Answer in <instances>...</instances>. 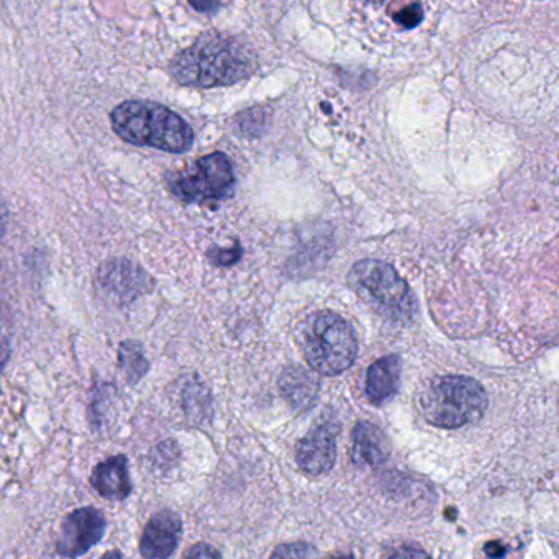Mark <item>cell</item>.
Wrapping results in <instances>:
<instances>
[{"mask_svg":"<svg viewBox=\"0 0 559 559\" xmlns=\"http://www.w3.org/2000/svg\"><path fill=\"white\" fill-rule=\"evenodd\" d=\"M189 4L201 14L212 15L222 8V0H189Z\"/></svg>","mask_w":559,"mask_h":559,"instance_id":"7402d4cb","label":"cell"},{"mask_svg":"<svg viewBox=\"0 0 559 559\" xmlns=\"http://www.w3.org/2000/svg\"><path fill=\"white\" fill-rule=\"evenodd\" d=\"M182 402H185L186 415L194 418L195 421H201L211 412V395L199 379H192L182 389Z\"/></svg>","mask_w":559,"mask_h":559,"instance_id":"2e32d148","label":"cell"},{"mask_svg":"<svg viewBox=\"0 0 559 559\" xmlns=\"http://www.w3.org/2000/svg\"><path fill=\"white\" fill-rule=\"evenodd\" d=\"M348 283L384 319L399 323L414 319L415 300L411 287L391 264L378 260L358 261L349 271Z\"/></svg>","mask_w":559,"mask_h":559,"instance_id":"5b68a950","label":"cell"},{"mask_svg":"<svg viewBox=\"0 0 559 559\" xmlns=\"http://www.w3.org/2000/svg\"><path fill=\"white\" fill-rule=\"evenodd\" d=\"M257 67L250 45L212 32L181 51L169 64V73L181 86L212 90L248 80Z\"/></svg>","mask_w":559,"mask_h":559,"instance_id":"6da1fadb","label":"cell"},{"mask_svg":"<svg viewBox=\"0 0 559 559\" xmlns=\"http://www.w3.org/2000/svg\"><path fill=\"white\" fill-rule=\"evenodd\" d=\"M243 257V248L235 241L230 248L212 247L207 251V260L217 267H230L237 264Z\"/></svg>","mask_w":559,"mask_h":559,"instance_id":"e0dca14e","label":"cell"},{"mask_svg":"<svg viewBox=\"0 0 559 559\" xmlns=\"http://www.w3.org/2000/svg\"><path fill=\"white\" fill-rule=\"evenodd\" d=\"M107 520L100 510L83 507L74 510L61 525L57 552L64 558H80L96 546L106 533Z\"/></svg>","mask_w":559,"mask_h":559,"instance_id":"52a82bcc","label":"cell"},{"mask_svg":"<svg viewBox=\"0 0 559 559\" xmlns=\"http://www.w3.org/2000/svg\"><path fill=\"white\" fill-rule=\"evenodd\" d=\"M391 447L381 428L371 421H359L353 430L352 456L358 466L378 467L389 460Z\"/></svg>","mask_w":559,"mask_h":559,"instance_id":"7c38bea8","label":"cell"},{"mask_svg":"<svg viewBox=\"0 0 559 559\" xmlns=\"http://www.w3.org/2000/svg\"><path fill=\"white\" fill-rule=\"evenodd\" d=\"M394 19L401 27L414 28L424 21V9H421V5L412 4L397 12Z\"/></svg>","mask_w":559,"mask_h":559,"instance_id":"d6986e66","label":"cell"},{"mask_svg":"<svg viewBox=\"0 0 559 559\" xmlns=\"http://www.w3.org/2000/svg\"><path fill=\"white\" fill-rule=\"evenodd\" d=\"M316 555V549L307 543H293V545H283L274 549V558H293V556H312Z\"/></svg>","mask_w":559,"mask_h":559,"instance_id":"ffe728a7","label":"cell"},{"mask_svg":"<svg viewBox=\"0 0 559 559\" xmlns=\"http://www.w3.org/2000/svg\"><path fill=\"white\" fill-rule=\"evenodd\" d=\"M401 369V358L397 355L384 356L372 362L366 372V397L376 405L388 402L397 392Z\"/></svg>","mask_w":559,"mask_h":559,"instance_id":"4fadbf2b","label":"cell"},{"mask_svg":"<svg viewBox=\"0 0 559 559\" xmlns=\"http://www.w3.org/2000/svg\"><path fill=\"white\" fill-rule=\"evenodd\" d=\"M186 556H188V558H221V551L212 548V546L204 545V543H199V545H194L191 549H188Z\"/></svg>","mask_w":559,"mask_h":559,"instance_id":"44dd1931","label":"cell"},{"mask_svg":"<svg viewBox=\"0 0 559 559\" xmlns=\"http://www.w3.org/2000/svg\"><path fill=\"white\" fill-rule=\"evenodd\" d=\"M169 191L185 204L215 207L234 195L235 173L225 153L202 156L185 171L168 176Z\"/></svg>","mask_w":559,"mask_h":559,"instance_id":"8992f818","label":"cell"},{"mask_svg":"<svg viewBox=\"0 0 559 559\" xmlns=\"http://www.w3.org/2000/svg\"><path fill=\"white\" fill-rule=\"evenodd\" d=\"M486 555L492 556V558H499V556L506 555V549L503 546H500L499 543H489L486 546Z\"/></svg>","mask_w":559,"mask_h":559,"instance_id":"603a6c76","label":"cell"},{"mask_svg":"<svg viewBox=\"0 0 559 559\" xmlns=\"http://www.w3.org/2000/svg\"><path fill=\"white\" fill-rule=\"evenodd\" d=\"M319 379L313 372L299 366H290L284 369L280 379L281 392L284 399L293 405L296 411H306L316 401L319 394Z\"/></svg>","mask_w":559,"mask_h":559,"instance_id":"5bb4252c","label":"cell"},{"mask_svg":"<svg viewBox=\"0 0 559 559\" xmlns=\"http://www.w3.org/2000/svg\"><path fill=\"white\" fill-rule=\"evenodd\" d=\"M114 132L136 146L166 153H186L194 145L191 126L178 114L150 100H127L112 110Z\"/></svg>","mask_w":559,"mask_h":559,"instance_id":"7a4b0ae2","label":"cell"},{"mask_svg":"<svg viewBox=\"0 0 559 559\" xmlns=\"http://www.w3.org/2000/svg\"><path fill=\"white\" fill-rule=\"evenodd\" d=\"M181 516L173 510H159L146 523L140 539V552L145 558L163 559L175 555L181 542Z\"/></svg>","mask_w":559,"mask_h":559,"instance_id":"30bf717a","label":"cell"},{"mask_svg":"<svg viewBox=\"0 0 559 559\" xmlns=\"http://www.w3.org/2000/svg\"><path fill=\"white\" fill-rule=\"evenodd\" d=\"M91 486L109 500H126L132 493L129 461L123 454H116L97 464L91 474Z\"/></svg>","mask_w":559,"mask_h":559,"instance_id":"8fae6325","label":"cell"},{"mask_svg":"<svg viewBox=\"0 0 559 559\" xmlns=\"http://www.w3.org/2000/svg\"><path fill=\"white\" fill-rule=\"evenodd\" d=\"M97 280L104 293L119 304L133 302L153 289L152 276L126 258H114L100 264Z\"/></svg>","mask_w":559,"mask_h":559,"instance_id":"ba28073f","label":"cell"},{"mask_svg":"<svg viewBox=\"0 0 559 559\" xmlns=\"http://www.w3.org/2000/svg\"><path fill=\"white\" fill-rule=\"evenodd\" d=\"M119 368L123 379L129 384L135 385L145 378L150 369L145 348L136 340H127L119 348Z\"/></svg>","mask_w":559,"mask_h":559,"instance_id":"9a60e30c","label":"cell"},{"mask_svg":"<svg viewBox=\"0 0 559 559\" xmlns=\"http://www.w3.org/2000/svg\"><path fill=\"white\" fill-rule=\"evenodd\" d=\"M338 431L340 425L330 420L313 427L297 443V466L309 476H322V474L329 473L336 460Z\"/></svg>","mask_w":559,"mask_h":559,"instance_id":"9c48e42d","label":"cell"},{"mask_svg":"<svg viewBox=\"0 0 559 559\" xmlns=\"http://www.w3.org/2000/svg\"><path fill=\"white\" fill-rule=\"evenodd\" d=\"M264 120H266L264 110L258 107V109L247 110V112L241 114V116L238 117L237 123L238 127H240V132H245L247 135H254L253 126H258L263 130Z\"/></svg>","mask_w":559,"mask_h":559,"instance_id":"ac0fdd59","label":"cell"},{"mask_svg":"<svg viewBox=\"0 0 559 559\" xmlns=\"http://www.w3.org/2000/svg\"><path fill=\"white\" fill-rule=\"evenodd\" d=\"M420 408L428 424L440 428H461L476 424L487 408L483 385L466 376L431 379L420 395Z\"/></svg>","mask_w":559,"mask_h":559,"instance_id":"277c9868","label":"cell"},{"mask_svg":"<svg viewBox=\"0 0 559 559\" xmlns=\"http://www.w3.org/2000/svg\"><path fill=\"white\" fill-rule=\"evenodd\" d=\"M300 345L310 368L325 376L342 374L352 368L358 355L355 330L330 310L307 317L300 329Z\"/></svg>","mask_w":559,"mask_h":559,"instance_id":"3957f363","label":"cell"},{"mask_svg":"<svg viewBox=\"0 0 559 559\" xmlns=\"http://www.w3.org/2000/svg\"><path fill=\"white\" fill-rule=\"evenodd\" d=\"M365 2H368V4L381 5L384 4L385 0H365Z\"/></svg>","mask_w":559,"mask_h":559,"instance_id":"cb8c5ba5","label":"cell"}]
</instances>
